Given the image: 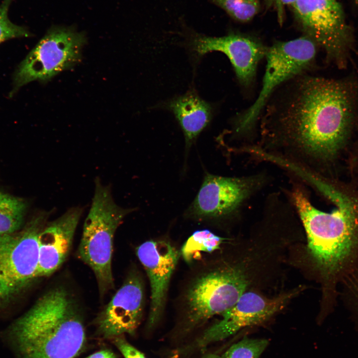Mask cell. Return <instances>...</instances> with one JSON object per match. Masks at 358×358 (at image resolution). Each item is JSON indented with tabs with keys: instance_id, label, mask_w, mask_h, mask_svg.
Returning a JSON list of instances; mask_svg holds the SVG:
<instances>
[{
	"instance_id": "cell-1",
	"label": "cell",
	"mask_w": 358,
	"mask_h": 358,
	"mask_svg": "<svg viewBox=\"0 0 358 358\" xmlns=\"http://www.w3.org/2000/svg\"><path fill=\"white\" fill-rule=\"evenodd\" d=\"M301 75L269 106L266 130L306 159H330L350 132L354 93L346 82Z\"/></svg>"
},
{
	"instance_id": "cell-2",
	"label": "cell",
	"mask_w": 358,
	"mask_h": 358,
	"mask_svg": "<svg viewBox=\"0 0 358 358\" xmlns=\"http://www.w3.org/2000/svg\"><path fill=\"white\" fill-rule=\"evenodd\" d=\"M323 192L337 205L330 212L315 208L298 188L291 197L306 231L309 253L334 288L337 282L353 272L358 262V209L328 185Z\"/></svg>"
},
{
	"instance_id": "cell-3",
	"label": "cell",
	"mask_w": 358,
	"mask_h": 358,
	"mask_svg": "<svg viewBox=\"0 0 358 358\" xmlns=\"http://www.w3.org/2000/svg\"><path fill=\"white\" fill-rule=\"evenodd\" d=\"M20 358H76L86 343L83 319L63 286L51 288L10 330Z\"/></svg>"
},
{
	"instance_id": "cell-4",
	"label": "cell",
	"mask_w": 358,
	"mask_h": 358,
	"mask_svg": "<svg viewBox=\"0 0 358 358\" xmlns=\"http://www.w3.org/2000/svg\"><path fill=\"white\" fill-rule=\"evenodd\" d=\"M133 211L114 201L110 187L95 179L90 208L86 218L78 255L93 271L100 294L114 286L112 270L113 238L125 216Z\"/></svg>"
},
{
	"instance_id": "cell-5",
	"label": "cell",
	"mask_w": 358,
	"mask_h": 358,
	"mask_svg": "<svg viewBox=\"0 0 358 358\" xmlns=\"http://www.w3.org/2000/svg\"><path fill=\"white\" fill-rule=\"evenodd\" d=\"M246 286V278L237 267L208 263L193 275L181 294L179 306L184 328L191 330L221 314L236 303Z\"/></svg>"
},
{
	"instance_id": "cell-6",
	"label": "cell",
	"mask_w": 358,
	"mask_h": 358,
	"mask_svg": "<svg viewBox=\"0 0 358 358\" xmlns=\"http://www.w3.org/2000/svg\"><path fill=\"white\" fill-rule=\"evenodd\" d=\"M49 215L48 212H39L20 231L0 234V305L36 278L39 237Z\"/></svg>"
},
{
	"instance_id": "cell-7",
	"label": "cell",
	"mask_w": 358,
	"mask_h": 358,
	"mask_svg": "<svg viewBox=\"0 0 358 358\" xmlns=\"http://www.w3.org/2000/svg\"><path fill=\"white\" fill-rule=\"evenodd\" d=\"M317 46L304 35L287 41H277L268 47L261 90L254 103L236 120L237 132L251 129L275 90L310 68L316 57Z\"/></svg>"
},
{
	"instance_id": "cell-8",
	"label": "cell",
	"mask_w": 358,
	"mask_h": 358,
	"mask_svg": "<svg viewBox=\"0 0 358 358\" xmlns=\"http://www.w3.org/2000/svg\"><path fill=\"white\" fill-rule=\"evenodd\" d=\"M86 42L84 33L73 28L55 26L49 29L17 67L10 96L30 82L48 81L75 66L81 59Z\"/></svg>"
},
{
	"instance_id": "cell-9",
	"label": "cell",
	"mask_w": 358,
	"mask_h": 358,
	"mask_svg": "<svg viewBox=\"0 0 358 358\" xmlns=\"http://www.w3.org/2000/svg\"><path fill=\"white\" fill-rule=\"evenodd\" d=\"M299 26L327 57L343 66L352 38L341 5L337 0H297L290 5Z\"/></svg>"
},
{
	"instance_id": "cell-10",
	"label": "cell",
	"mask_w": 358,
	"mask_h": 358,
	"mask_svg": "<svg viewBox=\"0 0 358 358\" xmlns=\"http://www.w3.org/2000/svg\"><path fill=\"white\" fill-rule=\"evenodd\" d=\"M296 294L297 291L294 290L268 298L254 292H245L232 307L221 314V320L204 331L197 340L196 346L205 347L229 337L244 327L268 320Z\"/></svg>"
},
{
	"instance_id": "cell-11",
	"label": "cell",
	"mask_w": 358,
	"mask_h": 358,
	"mask_svg": "<svg viewBox=\"0 0 358 358\" xmlns=\"http://www.w3.org/2000/svg\"><path fill=\"white\" fill-rule=\"evenodd\" d=\"M257 183L255 178L224 177L207 174L186 215L204 220L229 215L248 197Z\"/></svg>"
},
{
	"instance_id": "cell-12",
	"label": "cell",
	"mask_w": 358,
	"mask_h": 358,
	"mask_svg": "<svg viewBox=\"0 0 358 358\" xmlns=\"http://www.w3.org/2000/svg\"><path fill=\"white\" fill-rule=\"evenodd\" d=\"M189 44L198 56L212 51L223 53L230 61L240 84L244 87L253 82L258 64L265 57L268 48L254 36L234 32L221 37L194 34Z\"/></svg>"
},
{
	"instance_id": "cell-13",
	"label": "cell",
	"mask_w": 358,
	"mask_h": 358,
	"mask_svg": "<svg viewBox=\"0 0 358 358\" xmlns=\"http://www.w3.org/2000/svg\"><path fill=\"white\" fill-rule=\"evenodd\" d=\"M136 253L149 280L151 301L147 326L152 328L163 313L170 280L180 254L164 240L146 241L137 247Z\"/></svg>"
},
{
	"instance_id": "cell-14",
	"label": "cell",
	"mask_w": 358,
	"mask_h": 358,
	"mask_svg": "<svg viewBox=\"0 0 358 358\" xmlns=\"http://www.w3.org/2000/svg\"><path fill=\"white\" fill-rule=\"evenodd\" d=\"M144 300L143 280L137 272L132 271L99 315L100 333L105 337L133 334L143 316Z\"/></svg>"
},
{
	"instance_id": "cell-15",
	"label": "cell",
	"mask_w": 358,
	"mask_h": 358,
	"mask_svg": "<svg viewBox=\"0 0 358 358\" xmlns=\"http://www.w3.org/2000/svg\"><path fill=\"white\" fill-rule=\"evenodd\" d=\"M83 209L70 208L56 220L47 223L39 237V261L36 278L55 272L66 260Z\"/></svg>"
},
{
	"instance_id": "cell-16",
	"label": "cell",
	"mask_w": 358,
	"mask_h": 358,
	"mask_svg": "<svg viewBox=\"0 0 358 358\" xmlns=\"http://www.w3.org/2000/svg\"><path fill=\"white\" fill-rule=\"evenodd\" d=\"M181 127L189 148L209 124L212 115L211 105L193 92L176 97L167 104Z\"/></svg>"
},
{
	"instance_id": "cell-17",
	"label": "cell",
	"mask_w": 358,
	"mask_h": 358,
	"mask_svg": "<svg viewBox=\"0 0 358 358\" xmlns=\"http://www.w3.org/2000/svg\"><path fill=\"white\" fill-rule=\"evenodd\" d=\"M28 205L24 199L0 191V234L19 231Z\"/></svg>"
},
{
	"instance_id": "cell-18",
	"label": "cell",
	"mask_w": 358,
	"mask_h": 358,
	"mask_svg": "<svg viewBox=\"0 0 358 358\" xmlns=\"http://www.w3.org/2000/svg\"><path fill=\"white\" fill-rule=\"evenodd\" d=\"M224 239L208 229L194 231L182 246L180 256L187 263L198 259L203 253H212L218 250Z\"/></svg>"
},
{
	"instance_id": "cell-19",
	"label": "cell",
	"mask_w": 358,
	"mask_h": 358,
	"mask_svg": "<svg viewBox=\"0 0 358 358\" xmlns=\"http://www.w3.org/2000/svg\"><path fill=\"white\" fill-rule=\"evenodd\" d=\"M211 1L234 20L242 23L251 21L261 8V0H211Z\"/></svg>"
},
{
	"instance_id": "cell-20",
	"label": "cell",
	"mask_w": 358,
	"mask_h": 358,
	"mask_svg": "<svg viewBox=\"0 0 358 358\" xmlns=\"http://www.w3.org/2000/svg\"><path fill=\"white\" fill-rule=\"evenodd\" d=\"M263 339L244 338L231 346L222 355V358H260L268 345Z\"/></svg>"
},
{
	"instance_id": "cell-21",
	"label": "cell",
	"mask_w": 358,
	"mask_h": 358,
	"mask_svg": "<svg viewBox=\"0 0 358 358\" xmlns=\"http://www.w3.org/2000/svg\"><path fill=\"white\" fill-rule=\"evenodd\" d=\"M12 0H2L0 5V43L6 40L23 37L30 34L23 26L16 25L8 17V10Z\"/></svg>"
},
{
	"instance_id": "cell-22",
	"label": "cell",
	"mask_w": 358,
	"mask_h": 358,
	"mask_svg": "<svg viewBox=\"0 0 358 358\" xmlns=\"http://www.w3.org/2000/svg\"><path fill=\"white\" fill-rule=\"evenodd\" d=\"M114 343L125 358H146L142 352L119 336L115 337Z\"/></svg>"
},
{
	"instance_id": "cell-23",
	"label": "cell",
	"mask_w": 358,
	"mask_h": 358,
	"mask_svg": "<svg viewBox=\"0 0 358 358\" xmlns=\"http://www.w3.org/2000/svg\"><path fill=\"white\" fill-rule=\"evenodd\" d=\"M297 0H267L269 6H273L277 13L278 18L280 23L282 22L284 9L285 6H290Z\"/></svg>"
},
{
	"instance_id": "cell-24",
	"label": "cell",
	"mask_w": 358,
	"mask_h": 358,
	"mask_svg": "<svg viewBox=\"0 0 358 358\" xmlns=\"http://www.w3.org/2000/svg\"><path fill=\"white\" fill-rule=\"evenodd\" d=\"M85 358H116V357L110 350H103L96 352Z\"/></svg>"
},
{
	"instance_id": "cell-25",
	"label": "cell",
	"mask_w": 358,
	"mask_h": 358,
	"mask_svg": "<svg viewBox=\"0 0 358 358\" xmlns=\"http://www.w3.org/2000/svg\"><path fill=\"white\" fill-rule=\"evenodd\" d=\"M352 273L354 275V277L352 276V278H350V280H352V286H353V293H354V295H355L356 297V301L358 303V274L357 273H354V272Z\"/></svg>"
},
{
	"instance_id": "cell-26",
	"label": "cell",
	"mask_w": 358,
	"mask_h": 358,
	"mask_svg": "<svg viewBox=\"0 0 358 358\" xmlns=\"http://www.w3.org/2000/svg\"><path fill=\"white\" fill-rule=\"evenodd\" d=\"M203 358H222V357L214 354H208L205 355Z\"/></svg>"
},
{
	"instance_id": "cell-27",
	"label": "cell",
	"mask_w": 358,
	"mask_h": 358,
	"mask_svg": "<svg viewBox=\"0 0 358 358\" xmlns=\"http://www.w3.org/2000/svg\"><path fill=\"white\" fill-rule=\"evenodd\" d=\"M356 0L357 1V3H358V0Z\"/></svg>"
}]
</instances>
